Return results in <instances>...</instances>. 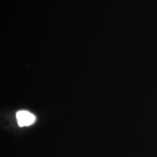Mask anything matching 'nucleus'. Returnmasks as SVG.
<instances>
[{
  "instance_id": "f257e3e1",
  "label": "nucleus",
  "mask_w": 157,
  "mask_h": 157,
  "mask_svg": "<svg viewBox=\"0 0 157 157\" xmlns=\"http://www.w3.org/2000/svg\"><path fill=\"white\" fill-rule=\"evenodd\" d=\"M17 123L20 127H28L36 121L35 116L27 111H19L16 113Z\"/></svg>"
}]
</instances>
